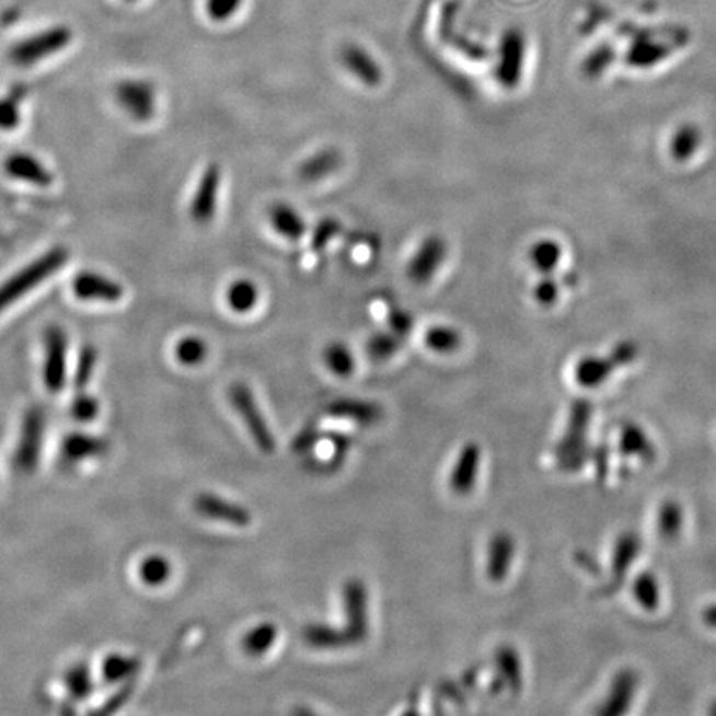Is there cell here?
<instances>
[{
    "instance_id": "cell-14",
    "label": "cell",
    "mask_w": 716,
    "mask_h": 716,
    "mask_svg": "<svg viewBox=\"0 0 716 716\" xmlns=\"http://www.w3.org/2000/svg\"><path fill=\"white\" fill-rule=\"evenodd\" d=\"M637 685L638 677L635 675V672L632 670L619 672L612 682L611 692H609L604 705L597 709V713L602 716H617L627 713L635 692H637Z\"/></svg>"
},
{
    "instance_id": "cell-30",
    "label": "cell",
    "mask_w": 716,
    "mask_h": 716,
    "mask_svg": "<svg viewBox=\"0 0 716 716\" xmlns=\"http://www.w3.org/2000/svg\"><path fill=\"white\" fill-rule=\"evenodd\" d=\"M683 526V511L679 503L666 501L659 509L657 518V529L663 540L673 541L679 538Z\"/></svg>"
},
{
    "instance_id": "cell-22",
    "label": "cell",
    "mask_w": 716,
    "mask_h": 716,
    "mask_svg": "<svg viewBox=\"0 0 716 716\" xmlns=\"http://www.w3.org/2000/svg\"><path fill=\"white\" fill-rule=\"evenodd\" d=\"M619 447H621L622 453L627 457L640 458L644 463H651L657 458L654 443L648 440L645 431L637 425L627 424L622 427Z\"/></svg>"
},
{
    "instance_id": "cell-2",
    "label": "cell",
    "mask_w": 716,
    "mask_h": 716,
    "mask_svg": "<svg viewBox=\"0 0 716 716\" xmlns=\"http://www.w3.org/2000/svg\"><path fill=\"white\" fill-rule=\"evenodd\" d=\"M229 399L239 416L243 418L244 425L250 430L254 443L263 453L270 454L276 450V440L273 431L267 425L266 418L261 413L254 393L246 383H234L229 390Z\"/></svg>"
},
{
    "instance_id": "cell-19",
    "label": "cell",
    "mask_w": 716,
    "mask_h": 716,
    "mask_svg": "<svg viewBox=\"0 0 716 716\" xmlns=\"http://www.w3.org/2000/svg\"><path fill=\"white\" fill-rule=\"evenodd\" d=\"M327 413L335 418H347V420L362 425H372L382 418V408L377 403L366 402V400H335L328 405Z\"/></svg>"
},
{
    "instance_id": "cell-5",
    "label": "cell",
    "mask_w": 716,
    "mask_h": 716,
    "mask_svg": "<svg viewBox=\"0 0 716 716\" xmlns=\"http://www.w3.org/2000/svg\"><path fill=\"white\" fill-rule=\"evenodd\" d=\"M524 57V34L518 28H509L503 34L501 42H499L498 67H496L499 83L506 89H515L521 80Z\"/></svg>"
},
{
    "instance_id": "cell-35",
    "label": "cell",
    "mask_w": 716,
    "mask_h": 716,
    "mask_svg": "<svg viewBox=\"0 0 716 716\" xmlns=\"http://www.w3.org/2000/svg\"><path fill=\"white\" fill-rule=\"evenodd\" d=\"M557 257H559V253H557L556 246L551 243L538 244L532 250V261L540 270H550L553 264L556 263Z\"/></svg>"
},
{
    "instance_id": "cell-25",
    "label": "cell",
    "mask_w": 716,
    "mask_h": 716,
    "mask_svg": "<svg viewBox=\"0 0 716 716\" xmlns=\"http://www.w3.org/2000/svg\"><path fill=\"white\" fill-rule=\"evenodd\" d=\"M496 667L505 685L515 693L519 692L522 686V666L518 651L511 645L499 647L496 651Z\"/></svg>"
},
{
    "instance_id": "cell-7",
    "label": "cell",
    "mask_w": 716,
    "mask_h": 716,
    "mask_svg": "<svg viewBox=\"0 0 716 716\" xmlns=\"http://www.w3.org/2000/svg\"><path fill=\"white\" fill-rule=\"evenodd\" d=\"M338 58H340L344 69L362 85L369 86V89H377V86L382 85V67L377 62V58L362 45L345 44L340 48Z\"/></svg>"
},
{
    "instance_id": "cell-26",
    "label": "cell",
    "mask_w": 716,
    "mask_h": 716,
    "mask_svg": "<svg viewBox=\"0 0 716 716\" xmlns=\"http://www.w3.org/2000/svg\"><path fill=\"white\" fill-rule=\"evenodd\" d=\"M277 634H279V631H277L273 622H263V624L256 625L244 635V651L251 657H261V655L267 654L270 647L276 644Z\"/></svg>"
},
{
    "instance_id": "cell-32",
    "label": "cell",
    "mask_w": 716,
    "mask_h": 716,
    "mask_svg": "<svg viewBox=\"0 0 716 716\" xmlns=\"http://www.w3.org/2000/svg\"><path fill=\"white\" fill-rule=\"evenodd\" d=\"M206 355H208V345L203 338L192 335L177 342L176 357L183 366H199L205 362Z\"/></svg>"
},
{
    "instance_id": "cell-20",
    "label": "cell",
    "mask_w": 716,
    "mask_h": 716,
    "mask_svg": "<svg viewBox=\"0 0 716 716\" xmlns=\"http://www.w3.org/2000/svg\"><path fill=\"white\" fill-rule=\"evenodd\" d=\"M66 32H51V34H47L45 37L25 42V44L19 45L15 48L14 60L18 63H22V66L37 62L41 58L47 57L51 51L62 47L66 44Z\"/></svg>"
},
{
    "instance_id": "cell-33",
    "label": "cell",
    "mask_w": 716,
    "mask_h": 716,
    "mask_svg": "<svg viewBox=\"0 0 716 716\" xmlns=\"http://www.w3.org/2000/svg\"><path fill=\"white\" fill-rule=\"evenodd\" d=\"M342 231V224L334 218H325L315 226L312 231L311 243L315 251H322L327 247L332 239L337 238L338 232Z\"/></svg>"
},
{
    "instance_id": "cell-38",
    "label": "cell",
    "mask_w": 716,
    "mask_h": 716,
    "mask_svg": "<svg viewBox=\"0 0 716 716\" xmlns=\"http://www.w3.org/2000/svg\"><path fill=\"white\" fill-rule=\"evenodd\" d=\"M145 579L150 584H160L166 579L168 574H170V566H168L166 561L163 559H151L148 561L143 566Z\"/></svg>"
},
{
    "instance_id": "cell-36",
    "label": "cell",
    "mask_w": 716,
    "mask_h": 716,
    "mask_svg": "<svg viewBox=\"0 0 716 716\" xmlns=\"http://www.w3.org/2000/svg\"><path fill=\"white\" fill-rule=\"evenodd\" d=\"M413 321L412 315L408 312L403 311V309H393L389 314V327L393 334L399 335L400 338H405L409 332L413 331Z\"/></svg>"
},
{
    "instance_id": "cell-16",
    "label": "cell",
    "mask_w": 716,
    "mask_h": 716,
    "mask_svg": "<svg viewBox=\"0 0 716 716\" xmlns=\"http://www.w3.org/2000/svg\"><path fill=\"white\" fill-rule=\"evenodd\" d=\"M47 342V362H45V379L51 390L62 386L66 376V334L60 328H48L45 335Z\"/></svg>"
},
{
    "instance_id": "cell-21",
    "label": "cell",
    "mask_w": 716,
    "mask_h": 716,
    "mask_svg": "<svg viewBox=\"0 0 716 716\" xmlns=\"http://www.w3.org/2000/svg\"><path fill=\"white\" fill-rule=\"evenodd\" d=\"M259 297V287L254 280L246 279V277L234 280L228 287V292H226L229 309L235 314H250V312H253L257 308Z\"/></svg>"
},
{
    "instance_id": "cell-8",
    "label": "cell",
    "mask_w": 716,
    "mask_h": 716,
    "mask_svg": "<svg viewBox=\"0 0 716 716\" xmlns=\"http://www.w3.org/2000/svg\"><path fill=\"white\" fill-rule=\"evenodd\" d=\"M482 464V448L480 444L466 443L458 453L453 471L450 474V488L454 495L466 496L476 485L477 473Z\"/></svg>"
},
{
    "instance_id": "cell-34",
    "label": "cell",
    "mask_w": 716,
    "mask_h": 716,
    "mask_svg": "<svg viewBox=\"0 0 716 716\" xmlns=\"http://www.w3.org/2000/svg\"><path fill=\"white\" fill-rule=\"evenodd\" d=\"M244 0H206V14L211 21L226 22L238 14Z\"/></svg>"
},
{
    "instance_id": "cell-41",
    "label": "cell",
    "mask_w": 716,
    "mask_h": 716,
    "mask_svg": "<svg viewBox=\"0 0 716 716\" xmlns=\"http://www.w3.org/2000/svg\"><path fill=\"white\" fill-rule=\"evenodd\" d=\"M576 563L579 564L580 567H584V569L589 570L593 576H601V566H599V563H597L589 553H586V551H584V553L580 551V553L576 554Z\"/></svg>"
},
{
    "instance_id": "cell-13",
    "label": "cell",
    "mask_w": 716,
    "mask_h": 716,
    "mask_svg": "<svg viewBox=\"0 0 716 716\" xmlns=\"http://www.w3.org/2000/svg\"><path fill=\"white\" fill-rule=\"evenodd\" d=\"M515 551V540L509 532H498L493 535L488 544V557H486V576L489 577V580L501 582L508 577Z\"/></svg>"
},
{
    "instance_id": "cell-17",
    "label": "cell",
    "mask_w": 716,
    "mask_h": 716,
    "mask_svg": "<svg viewBox=\"0 0 716 716\" xmlns=\"http://www.w3.org/2000/svg\"><path fill=\"white\" fill-rule=\"evenodd\" d=\"M269 222L274 231L290 243L301 241L308 232V222L302 218L301 212L287 203H276L269 209Z\"/></svg>"
},
{
    "instance_id": "cell-31",
    "label": "cell",
    "mask_w": 716,
    "mask_h": 716,
    "mask_svg": "<svg viewBox=\"0 0 716 716\" xmlns=\"http://www.w3.org/2000/svg\"><path fill=\"white\" fill-rule=\"evenodd\" d=\"M402 338L389 332H377L367 340L366 350L373 360H386L400 348Z\"/></svg>"
},
{
    "instance_id": "cell-3",
    "label": "cell",
    "mask_w": 716,
    "mask_h": 716,
    "mask_svg": "<svg viewBox=\"0 0 716 716\" xmlns=\"http://www.w3.org/2000/svg\"><path fill=\"white\" fill-rule=\"evenodd\" d=\"M345 634L350 645L360 644L369 635V592L360 579H348L342 587Z\"/></svg>"
},
{
    "instance_id": "cell-24",
    "label": "cell",
    "mask_w": 716,
    "mask_h": 716,
    "mask_svg": "<svg viewBox=\"0 0 716 716\" xmlns=\"http://www.w3.org/2000/svg\"><path fill=\"white\" fill-rule=\"evenodd\" d=\"M322 358H324L328 372L334 373L335 377L347 379L354 373L355 357L345 342L334 340L327 344V347L322 351Z\"/></svg>"
},
{
    "instance_id": "cell-18",
    "label": "cell",
    "mask_w": 716,
    "mask_h": 716,
    "mask_svg": "<svg viewBox=\"0 0 716 716\" xmlns=\"http://www.w3.org/2000/svg\"><path fill=\"white\" fill-rule=\"evenodd\" d=\"M5 171L9 176L21 180V182L32 183V185L48 186L54 182L50 171L37 158L27 153L11 154L5 161Z\"/></svg>"
},
{
    "instance_id": "cell-4",
    "label": "cell",
    "mask_w": 716,
    "mask_h": 716,
    "mask_svg": "<svg viewBox=\"0 0 716 716\" xmlns=\"http://www.w3.org/2000/svg\"><path fill=\"white\" fill-rule=\"evenodd\" d=\"M447 256L448 243L443 235H427L406 264V279L415 286H427L437 276Z\"/></svg>"
},
{
    "instance_id": "cell-9",
    "label": "cell",
    "mask_w": 716,
    "mask_h": 716,
    "mask_svg": "<svg viewBox=\"0 0 716 716\" xmlns=\"http://www.w3.org/2000/svg\"><path fill=\"white\" fill-rule=\"evenodd\" d=\"M342 164H344V154L338 148H322L299 164L297 176L301 182L312 185V183L324 182L332 174L337 173Z\"/></svg>"
},
{
    "instance_id": "cell-40",
    "label": "cell",
    "mask_w": 716,
    "mask_h": 716,
    "mask_svg": "<svg viewBox=\"0 0 716 716\" xmlns=\"http://www.w3.org/2000/svg\"><path fill=\"white\" fill-rule=\"evenodd\" d=\"M93 366H95V351L90 350V348H85V350H83L82 358H80L79 373H77L82 382L83 380L89 379Z\"/></svg>"
},
{
    "instance_id": "cell-27",
    "label": "cell",
    "mask_w": 716,
    "mask_h": 716,
    "mask_svg": "<svg viewBox=\"0 0 716 716\" xmlns=\"http://www.w3.org/2000/svg\"><path fill=\"white\" fill-rule=\"evenodd\" d=\"M461 342L460 332L450 325H431L425 332V345L437 354H453L461 347Z\"/></svg>"
},
{
    "instance_id": "cell-15",
    "label": "cell",
    "mask_w": 716,
    "mask_h": 716,
    "mask_svg": "<svg viewBox=\"0 0 716 716\" xmlns=\"http://www.w3.org/2000/svg\"><path fill=\"white\" fill-rule=\"evenodd\" d=\"M642 543L635 532H625L619 538L615 544L614 557H612V580L604 589V593H614L627 577L628 567L634 564L640 554Z\"/></svg>"
},
{
    "instance_id": "cell-37",
    "label": "cell",
    "mask_w": 716,
    "mask_h": 716,
    "mask_svg": "<svg viewBox=\"0 0 716 716\" xmlns=\"http://www.w3.org/2000/svg\"><path fill=\"white\" fill-rule=\"evenodd\" d=\"M19 125V106L14 96L8 100H0V128L12 130Z\"/></svg>"
},
{
    "instance_id": "cell-28",
    "label": "cell",
    "mask_w": 716,
    "mask_h": 716,
    "mask_svg": "<svg viewBox=\"0 0 716 716\" xmlns=\"http://www.w3.org/2000/svg\"><path fill=\"white\" fill-rule=\"evenodd\" d=\"M614 360H611V362L596 360V358L582 360L576 369L577 382L580 383V386H586V389L599 386L611 376V370L614 369Z\"/></svg>"
},
{
    "instance_id": "cell-10",
    "label": "cell",
    "mask_w": 716,
    "mask_h": 716,
    "mask_svg": "<svg viewBox=\"0 0 716 716\" xmlns=\"http://www.w3.org/2000/svg\"><path fill=\"white\" fill-rule=\"evenodd\" d=\"M196 509L206 518L226 522V524L238 526V528H246L253 521L250 509L215 495L199 496L196 499Z\"/></svg>"
},
{
    "instance_id": "cell-6",
    "label": "cell",
    "mask_w": 716,
    "mask_h": 716,
    "mask_svg": "<svg viewBox=\"0 0 716 716\" xmlns=\"http://www.w3.org/2000/svg\"><path fill=\"white\" fill-rule=\"evenodd\" d=\"M221 168L212 163L203 171L198 188L192 201V218L196 224H209L218 211L219 189H221Z\"/></svg>"
},
{
    "instance_id": "cell-42",
    "label": "cell",
    "mask_w": 716,
    "mask_h": 716,
    "mask_svg": "<svg viewBox=\"0 0 716 716\" xmlns=\"http://www.w3.org/2000/svg\"><path fill=\"white\" fill-rule=\"evenodd\" d=\"M703 622H705L708 627L716 628V605H712V608H708L703 612Z\"/></svg>"
},
{
    "instance_id": "cell-39",
    "label": "cell",
    "mask_w": 716,
    "mask_h": 716,
    "mask_svg": "<svg viewBox=\"0 0 716 716\" xmlns=\"http://www.w3.org/2000/svg\"><path fill=\"white\" fill-rule=\"evenodd\" d=\"M590 458L596 463L597 476L604 482L609 473V448L605 444L597 447L596 450L590 451Z\"/></svg>"
},
{
    "instance_id": "cell-12",
    "label": "cell",
    "mask_w": 716,
    "mask_h": 716,
    "mask_svg": "<svg viewBox=\"0 0 716 716\" xmlns=\"http://www.w3.org/2000/svg\"><path fill=\"white\" fill-rule=\"evenodd\" d=\"M116 99L134 118L145 122L154 113V92L148 83L124 82L116 89Z\"/></svg>"
},
{
    "instance_id": "cell-1",
    "label": "cell",
    "mask_w": 716,
    "mask_h": 716,
    "mask_svg": "<svg viewBox=\"0 0 716 716\" xmlns=\"http://www.w3.org/2000/svg\"><path fill=\"white\" fill-rule=\"evenodd\" d=\"M592 405L589 402L573 403L569 425L563 440L556 447V457L559 458V467L564 471H577L587 463L590 451L587 450V430H589Z\"/></svg>"
},
{
    "instance_id": "cell-23",
    "label": "cell",
    "mask_w": 716,
    "mask_h": 716,
    "mask_svg": "<svg viewBox=\"0 0 716 716\" xmlns=\"http://www.w3.org/2000/svg\"><path fill=\"white\" fill-rule=\"evenodd\" d=\"M302 635L305 644L319 650H335L350 645L344 628H335L327 624H309Z\"/></svg>"
},
{
    "instance_id": "cell-29",
    "label": "cell",
    "mask_w": 716,
    "mask_h": 716,
    "mask_svg": "<svg viewBox=\"0 0 716 716\" xmlns=\"http://www.w3.org/2000/svg\"><path fill=\"white\" fill-rule=\"evenodd\" d=\"M635 601L645 609V611L654 612L660 604V589L659 580L651 573H644L635 579L632 586Z\"/></svg>"
},
{
    "instance_id": "cell-11",
    "label": "cell",
    "mask_w": 716,
    "mask_h": 716,
    "mask_svg": "<svg viewBox=\"0 0 716 716\" xmlns=\"http://www.w3.org/2000/svg\"><path fill=\"white\" fill-rule=\"evenodd\" d=\"M73 292L83 301L116 302L124 296L119 284L96 273H82L73 280Z\"/></svg>"
}]
</instances>
